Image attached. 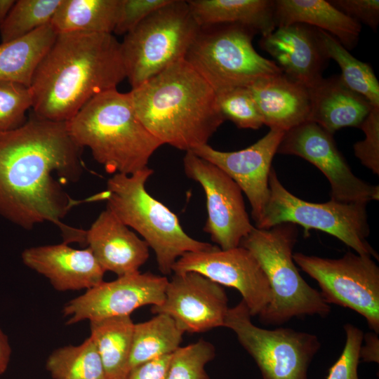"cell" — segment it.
<instances>
[{
	"label": "cell",
	"mask_w": 379,
	"mask_h": 379,
	"mask_svg": "<svg viewBox=\"0 0 379 379\" xmlns=\"http://www.w3.org/2000/svg\"><path fill=\"white\" fill-rule=\"evenodd\" d=\"M46 367L53 379H107L91 337L79 345H68L54 350L48 356Z\"/></svg>",
	"instance_id": "cell-29"
},
{
	"label": "cell",
	"mask_w": 379,
	"mask_h": 379,
	"mask_svg": "<svg viewBox=\"0 0 379 379\" xmlns=\"http://www.w3.org/2000/svg\"><path fill=\"white\" fill-rule=\"evenodd\" d=\"M217 105L225 120L237 127L258 129L264 125L257 105L247 87L232 88L216 94Z\"/></svg>",
	"instance_id": "cell-33"
},
{
	"label": "cell",
	"mask_w": 379,
	"mask_h": 379,
	"mask_svg": "<svg viewBox=\"0 0 379 379\" xmlns=\"http://www.w3.org/2000/svg\"><path fill=\"white\" fill-rule=\"evenodd\" d=\"M136 114L162 145L189 152L208 144L225 121L216 93L185 59L129 91Z\"/></svg>",
	"instance_id": "cell-3"
},
{
	"label": "cell",
	"mask_w": 379,
	"mask_h": 379,
	"mask_svg": "<svg viewBox=\"0 0 379 379\" xmlns=\"http://www.w3.org/2000/svg\"><path fill=\"white\" fill-rule=\"evenodd\" d=\"M365 345H361L359 359L366 362H379V339L378 333L368 332L363 335Z\"/></svg>",
	"instance_id": "cell-40"
},
{
	"label": "cell",
	"mask_w": 379,
	"mask_h": 379,
	"mask_svg": "<svg viewBox=\"0 0 379 379\" xmlns=\"http://www.w3.org/2000/svg\"><path fill=\"white\" fill-rule=\"evenodd\" d=\"M134 323L130 316L90 321L94 341L107 379H126Z\"/></svg>",
	"instance_id": "cell-27"
},
{
	"label": "cell",
	"mask_w": 379,
	"mask_h": 379,
	"mask_svg": "<svg viewBox=\"0 0 379 379\" xmlns=\"http://www.w3.org/2000/svg\"><path fill=\"white\" fill-rule=\"evenodd\" d=\"M222 286L194 272L174 274L168 281L163 302L151 307L171 317L185 333H202L224 326L229 310Z\"/></svg>",
	"instance_id": "cell-16"
},
{
	"label": "cell",
	"mask_w": 379,
	"mask_h": 379,
	"mask_svg": "<svg viewBox=\"0 0 379 379\" xmlns=\"http://www.w3.org/2000/svg\"><path fill=\"white\" fill-rule=\"evenodd\" d=\"M365 134L363 140L353 145L354 155L374 174H379V107H373L359 127Z\"/></svg>",
	"instance_id": "cell-36"
},
{
	"label": "cell",
	"mask_w": 379,
	"mask_h": 379,
	"mask_svg": "<svg viewBox=\"0 0 379 379\" xmlns=\"http://www.w3.org/2000/svg\"><path fill=\"white\" fill-rule=\"evenodd\" d=\"M334 7L359 23H364L374 32L379 25L378 0H330Z\"/></svg>",
	"instance_id": "cell-38"
},
{
	"label": "cell",
	"mask_w": 379,
	"mask_h": 379,
	"mask_svg": "<svg viewBox=\"0 0 379 379\" xmlns=\"http://www.w3.org/2000/svg\"><path fill=\"white\" fill-rule=\"evenodd\" d=\"M251 317L241 300L229 308L224 327L235 333L262 379H308L310 364L321 347L317 335L288 328H262L252 322Z\"/></svg>",
	"instance_id": "cell-10"
},
{
	"label": "cell",
	"mask_w": 379,
	"mask_h": 379,
	"mask_svg": "<svg viewBox=\"0 0 379 379\" xmlns=\"http://www.w3.org/2000/svg\"><path fill=\"white\" fill-rule=\"evenodd\" d=\"M199 29L187 1L170 0L125 34L121 49L131 89L184 59Z\"/></svg>",
	"instance_id": "cell-8"
},
{
	"label": "cell",
	"mask_w": 379,
	"mask_h": 379,
	"mask_svg": "<svg viewBox=\"0 0 379 379\" xmlns=\"http://www.w3.org/2000/svg\"><path fill=\"white\" fill-rule=\"evenodd\" d=\"M62 0H18L0 27L1 43L27 35L51 23Z\"/></svg>",
	"instance_id": "cell-31"
},
{
	"label": "cell",
	"mask_w": 379,
	"mask_h": 379,
	"mask_svg": "<svg viewBox=\"0 0 379 379\" xmlns=\"http://www.w3.org/2000/svg\"><path fill=\"white\" fill-rule=\"evenodd\" d=\"M85 244L105 272L118 277L138 272L149 255L147 244L107 208L86 230Z\"/></svg>",
	"instance_id": "cell-20"
},
{
	"label": "cell",
	"mask_w": 379,
	"mask_h": 379,
	"mask_svg": "<svg viewBox=\"0 0 379 379\" xmlns=\"http://www.w3.org/2000/svg\"><path fill=\"white\" fill-rule=\"evenodd\" d=\"M310 121L328 133L346 127H359L373 107L363 96L351 90L340 75L322 78L309 88Z\"/></svg>",
	"instance_id": "cell-22"
},
{
	"label": "cell",
	"mask_w": 379,
	"mask_h": 379,
	"mask_svg": "<svg viewBox=\"0 0 379 379\" xmlns=\"http://www.w3.org/2000/svg\"><path fill=\"white\" fill-rule=\"evenodd\" d=\"M22 259L59 291L88 290L104 281L105 272L88 247L75 249L64 242L34 246L22 252Z\"/></svg>",
	"instance_id": "cell-19"
},
{
	"label": "cell",
	"mask_w": 379,
	"mask_h": 379,
	"mask_svg": "<svg viewBox=\"0 0 379 379\" xmlns=\"http://www.w3.org/2000/svg\"><path fill=\"white\" fill-rule=\"evenodd\" d=\"M11 349L7 335L0 328V375L3 374L9 364Z\"/></svg>",
	"instance_id": "cell-41"
},
{
	"label": "cell",
	"mask_w": 379,
	"mask_h": 379,
	"mask_svg": "<svg viewBox=\"0 0 379 379\" xmlns=\"http://www.w3.org/2000/svg\"><path fill=\"white\" fill-rule=\"evenodd\" d=\"M168 281L166 276L140 271L103 281L65 305L66 324L130 316L142 306L158 305L164 300Z\"/></svg>",
	"instance_id": "cell-15"
},
{
	"label": "cell",
	"mask_w": 379,
	"mask_h": 379,
	"mask_svg": "<svg viewBox=\"0 0 379 379\" xmlns=\"http://www.w3.org/2000/svg\"><path fill=\"white\" fill-rule=\"evenodd\" d=\"M259 44L275 60L284 74L308 88L323 78L329 58L319 29L302 23L279 27L262 36Z\"/></svg>",
	"instance_id": "cell-18"
},
{
	"label": "cell",
	"mask_w": 379,
	"mask_h": 379,
	"mask_svg": "<svg viewBox=\"0 0 379 379\" xmlns=\"http://www.w3.org/2000/svg\"><path fill=\"white\" fill-rule=\"evenodd\" d=\"M57 33L51 23L32 33L0 44V81L29 87L39 63Z\"/></svg>",
	"instance_id": "cell-25"
},
{
	"label": "cell",
	"mask_w": 379,
	"mask_h": 379,
	"mask_svg": "<svg viewBox=\"0 0 379 379\" xmlns=\"http://www.w3.org/2000/svg\"><path fill=\"white\" fill-rule=\"evenodd\" d=\"M274 22L277 27L302 23L323 30L335 38L347 50L358 44L361 25L328 1L276 0Z\"/></svg>",
	"instance_id": "cell-23"
},
{
	"label": "cell",
	"mask_w": 379,
	"mask_h": 379,
	"mask_svg": "<svg viewBox=\"0 0 379 379\" xmlns=\"http://www.w3.org/2000/svg\"><path fill=\"white\" fill-rule=\"evenodd\" d=\"M269 187V199L256 228L267 230L282 223L299 225L305 229V234L310 230L324 232L357 253L378 260V253L366 240L370 234L366 204L331 199L312 203L301 199L284 187L272 168Z\"/></svg>",
	"instance_id": "cell-9"
},
{
	"label": "cell",
	"mask_w": 379,
	"mask_h": 379,
	"mask_svg": "<svg viewBox=\"0 0 379 379\" xmlns=\"http://www.w3.org/2000/svg\"><path fill=\"white\" fill-rule=\"evenodd\" d=\"M277 153L300 157L316 166L330 183L331 200L367 204L379 199L378 185L354 175L333 134L316 123L307 121L286 131Z\"/></svg>",
	"instance_id": "cell-13"
},
{
	"label": "cell",
	"mask_w": 379,
	"mask_h": 379,
	"mask_svg": "<svg viewBox=\"0 0 379 379\" xmlns=\"http://www.w3.org/2000/svg\"><path fill=\"white\" fill-rule=\"evenodd\" d=\"M121 0H62L51 25L57 34H112Z\"/></svg>",
	"instance_id": "cell-26"
},
{
	"label": "cell",
	"mask_w": 379,
	"mask_h": 379,
	"mask_svg": "<svg viewBox=\"0 0 379 379\" xmlns=\"http://www.w3.org/2000/svg\"><path fill=\"white\" fill-rule=\"evenodd\" d=\"M293 258L317 281L326 303L356 312L378 334L379 267L371 256L347 252L330 259L295 253Z\"/></svg>",
	"instance_id": "cell-11"
},
{
	"label": "cell",
	"mask_w": 379,
	"mask_h": 379,
	"mask_svg": "<svg viewBox=\"0 0 379 379\" xmlns=\"http://www.w3.org/2000/svg\"><path fill=\"white\" fill-rule=\"evenodd\" d=\"M66 126L74 142L88 147L108 173L131 175L148 167L163 145L138 119L129 92L117 88L93 97Z\"/></svg>",
	"instance_id": "cell-4"
},
{
	"label": "cell",
	"mask_w": 379,
	"mask_h": 379,
	"mask_svg": "<svg viewBox=\"0 0 379 379\" xmlns=\"http://www.w3.org/2000/svg\"><path fill=\"white\" fill-rule=\"evenodd\" d=\"M171 356L164 355L133 368L126 379H166Z\"/></svg>",
	"instance_id": "cell-39"
},
{
	"label": "cell",
	"mask_w": 379,
	"mask_h": 379,
	"mask_svg": "<svg viewBox=\"0 0 379 379\" xmlns=\"http://www.w3.org/2000/svg\"><path fill=\"white\" fill-rule=\"evenodd\" d=\"M169 1L170 0H121L113 33L118 35L126 34L150 14Z\"/></svg>",
	"instance_id": "cell-37"
},
{
	"label": "cell",
	"mask_w": 379,
	"mask_h": 379,
	"mask_svg": "<svg viewBox=\"0 0 379 379\" xmlns=\"http://www.w3.org/2000/svg\"><path fill=\"white\" fill-rule=\"evenodd\" d=\"M187 3L200 27L239 24L254 29L262 36L276 29L272 0H190Z\"/></svg>",
	"instance_id": "cell-24"
},
{
	"label": "cell",
	"mask_w": 379,
	"mask_h": 379,
	"mask_svg": "<svg viewBox=\"0 0 379 379\" xmlns=\"http://www.w3.org/2000/svg\"><path fill=\"white\" fill-rule=\"evenodd\" d=\"M258 34L239 24L200 27L189 48L187 61L216 94L283 73L277 63L260 55L252 43Z\"/></svg>",
	"instance_id": "cell-7"
},
{
	"label": "cell",
	"mask_w": 379,
	"mask_h": 379,
	"mask_svg": "<svg viewBox=\"0 0 379 379\" xmlns=\"http://www.w3.org/2000/svg\"><path fill=\"white\" fill-rule=\"evenodd\" d=\"M297 237L296 225L291 223L267 230L254 227L239 245L253 255L270 285V301L259 315L262 323L280 325L293 317H324L331 312L321 293L310 286L298 270L293 258Z\"/></svg>",
	"instance_id": "cell-6"
},
{
	"label": "cell",
	"mask_w": 379,
	"mask_h": 379,
	"mask_svg": "<svg viewBox=\"0 0 379 379\" xmlns=\"http://www.w3.org/2000/svg\"><path fill=\"white\" fill-rule=\"evenodd\" d=\"M183 168L205 193L207 219L204 230L222 250L239 246L254 228L240 187L221 169L192 151L186 152Z\"/></svg>",
	"instance_id": "cell-12"
},
{
	"label": "cell",
	"mask_w": 379,
	"mask_h": 379,
	"mask_svg": "<svg viewBox=\"0 0 379 379\" xmlns=\"http://www.w3.org/2000/svg\"><path fill=\"white\" fill-rule=\"evenodd\" d=\"M185 332L168 315L157 314L152 319L134 324L128 372L147 361L174 352Z\"/></svg>",
	"instance_id": "cell-28"
},
{
	"label": "cell",
	"mask_w": 379,
	"mask_h": 379,
	"mask_svg": "<svg viewBox=\"0 0 379 379\" xmlns=\"http://www.w3.org/2000/svg\"><path fill=\"white\" fill-rule=\"evenodd\" d=\"M153 173L147 167L131 175L114 174L100 195V200L107 201V208L153 250L158 268L165 276L172 273L174 263L184 254L215 246L189 236L178 216L147 191V180Z\"/></svg>",
	"instance_id": "cell-5"
},
{
	"label": "cell",
	"mask_w": 379,
	"mask_h": 379,
	"mask_svg": "<svg viewBox=\"0 0 379 379\" xmlns=\"http://www.w3.org/2000/svg\"><path fill=\"white\" fill-rule=\"evenodd\" d=\"M215 355L213 344L203 339L180 346L172 353L166 379H209L205 366Z\"/></svg>",
	"instance_id": "cell-32"
},
{
	"label": "cell",
	"mask_w": 379,
	"mask_h": 379,
	"mask_svg": "<svg viewBox=\"0 0 379 379\" xmlns=\"http://www.w3.org/2000/svg\"><path fill=\"white\" fill-rule=\"evenodd\" d=\"M81 150L66 122L34 114L18 128L0 131V215L26 230L50 222L64 243L85 244L86 230L62 222L82 202L62 187L81 178Z\"/></svg>",
	"instance_id": "cell-1"
},
{
	"label": "cell",
	"mask_w": 379,
	"mask_h": 379,
	"mask_svg": "<svg viewBox=\"0 0 379 379\" xmlns=\"http://www.w3.org/2000/svg\"><path fill=\"white\" fill-rule=\"evenodd\" d=\"M344 329L346 340L343 350L337 361L329 368L326 379H359L357 369L364 333L361 330L351 324H346Z\"/></svg>",
	"instance_id": "cell-35"
},
{
	"label": "cell",
	"mask_w": 379,
	"mask_h": 379,
	"mask_svg": "<svg viewBox=\"0 0 379 379\" xmlns=\"http://www.w3.org/2000/svg\"><path fill=\"white\" fill-rule=\"evenodd\" d=\"M32 106L29 87L0 81V131L15 129L27 121L26 112Z\"/></svg>",
	"instance_id": "cell-34"
},
{
	"label": "cell",
	"mask_w": 379,
	"mask_h": 379,
	"mask_svg": "<svg viewBox=\"0 0 379 379\" xmlns=\"http://www.w3.org/2000/svg\"><path fill=\"white\" fill-rule=\"evenodd\" d=\"M319 33L327 57L339 65L344 83L373 107H379V82L371 66L354 58L328 33L319 29Z\"/></svg>",
	"instance_id": "cell-30"
},
{
	"label": "cell",
	"mask_w": 379,
	"mask_h": 379,
	"mask_svg": "<svg viewBox=\"0 0 379 379\" xmlns=\"http://www.w3.org/2000/svg\"><path fill=\"white\" fill-rule=\"evenodd\" d=\"M15 2V0H0V27L8 15Z\"/></svg>",
	"instance_id": "cell-42"
},
{
	"label": "cell",
	"mask_w": 379,
	"mask_h": 379,
	"mask_svg": "<svg viewBox=\"0 0 379 379\" xmlns=\"http://www.w3.org/2000/svg\"><path fill=\"white\" fill-rule=\"evenodd\" d=\"M125 79L121 42L112 34H57L29 87L32 109L39 117L67 122Z\"/></svg>",
	"instance_id": "cell-2"
},
{
	"label": "cell",
	"mask_w": 379,
	"mask_h": 379,
	"mask_svg": "<svg viewBox=\"0 0 379 379\" xmlns=\"http://www.w3.org/2000/svg\"><path fill=\"white\" fill-rule=\"evenodd\" d=\"M284 133L270 128L257 142L238 151H219L208 144L192 151L218 167L237 184L248 198L255 225L261 220L269 199L272 161Z\"/></svg>",
	"instance_id": "cell-17"
},
{
	"label": "cell",
	"mask_w": 379,
	"mask_h": 379,
	"mask_svg": "<svg viewBox=\"0 0 379 379\" xmlns=\"http://www.w3.org/2000/svg\"><path fill=\"white\" fill-rule=\"evenodd\" d=\"M188 272L237 290L252 317L261 314L270 301V288L263 270L253 255L241 246L226 250L215 246L187 253L176 260L172 272Z\"/></svg>",
	"instance_id": "cell-14"
},
{
	"label": "cell",
	"mask_w": 379,
	"mask_h": 379,
	"mask_svg": "<svg viewBox=\"0 0 379 379\" xmlns=\"http://www.w3.org/2000/svg\"><path fill=\"white\" fill-rule=\"evenodd\" d=\"M247 88L270 128L286 132L309 120L308 88L285 74L259 79Z\"/></svg>",
	"instance_id": "cell-21"
}]
</instances>
